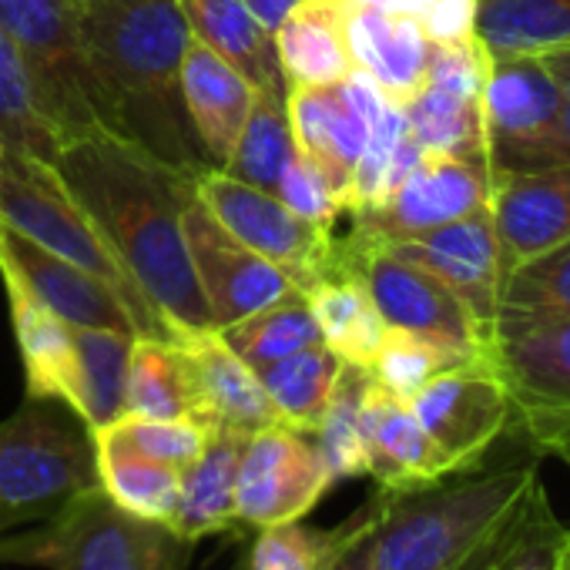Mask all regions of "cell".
<instances>
[{"mask_svg": "<svg viewBox=\"0 0 570 570\" xmlns=\"http://www.w3.org/2000/svg\"><path fill=\"white\" fill-rule=\"evenodd\" d=\"M55 168L175 340L212 333L185 242V208L195 198L191 175L115 135L65 145Z\"/></svg>", "mask_w": 570, "mask_h": 570, "instance_id": "1", "label": "cell"}, {"mask_svg": "<svg viewBox=\"0 0 570 570\" xmlns=\"http://www.w3.org/2000/svg\"><path fill=\"white\" fill-rule=\"evenodd\" d=\"M81 28L105 128L185 175L215 168L185 111L181 65L191 31L178 0L91 4L81 8Z\"/></svg>", "mask_w": 570, "mask_h": 570, "instance_id": "2", "label": "cell"}, {"mask_svg": "<svg viewBox=\"0 0 570 570\" xmlns=\"http://www.w3.org/2000/svg\"><path fill=\"white\" fill-rule=\"evenodd\" d=\"M537 476V460L523 456L500 466L476 463L426 487L383 490L340 523L330 570H466Z\"/></svg>", "mask_w": 570, "mask_h": 570, "instance_id": "3", "label": "cell"}, {"mask_svg": "<svg viewBox=\"0 0 570 570\" xmlns=\"http://www.w3.org/2000/svg\"><path fill=\"white\" fill-rule=\"evenodd\" d=\"M98 487V450L88 423L61 400H35L0 423V537L55 517Z\"/></svg>", "mask_w": 570, "mask_h": 570, "instance_id": "4", "label": "cell"}, {"mask_svg": "<svg viewBox=\"0 0 570 570\" xmlns=\"http://www.w3.org/2000/svg\"><path fill=\"white\" fill-rule=\"evenodd\" d=\"M191 547L168 523L118 507L98 483L38 530L0 537V560L48 570H185Z\"/></svg>", "mask_w": 570, "mask_h": 570, "instance_id": "5", "label": "cell"}, {"mask_svg": "<svg viewBox=\"0 0 570 570\" xmlns=\"http://www.w3.org/2000/svg\"><path fill=\"white\" fill-rule=\"evenodd\" d=\"M0 225L115 285L141 323V340H175L168 323L121 272L51 161L0 145Z\"/></svg>", "mask_w": 570, "mask_h": 570, "instance_id": "6", "label": "cell"}, {"mask_svg": "<svg viewBox=\"0 0 570 570\" xmlns=\"http://www.w3.org/2000/svg\"><path fill=\"white\" fill-rule=\"evenodd\" d=\"M0 28L11 35L35 98L58 131L61 148L95 135H111L105 128L78 4L71 0H0Z\"/></svg>", "mask_w": 570, "mask_h": 570, "instance_id": "7", "label": "cell"}, {"mask_svg": "<svg viewBox=\"0 0 570 570\" xmlns=\"http://www.w3.org/2000/svg\"><path fill=\"white\" fill-rule=\"evenodd\" d=\"M330 268H350L363 278L376 313L390 330H406L463 353L490 350L473 313L433 272L396 255L393 248L350 232L346 238L333 242Z\"/></svg>", "mask_w": 570, "mask_h": 570, "instance_id": "8", "label": "cell"}, {"mask_svg": "<svg viewBox=\"0 0 570 570\" xmlns=\"http://www.w3.org/2000/svg\"><path fill=\"white\" fill-rule=\"evenodd\" d=\"M198 202L252 252L278 265L303 293L330 275L333 228L306 222L282 198L248 181L232 178L222 168H202L191 175Z\"/></svg>", "mask_w": 570, "mask_h": 570, "instance_id": "9", "label": "cell"}, {"mask_svg": "<svg viewBox=\"0 0 570 570\" xmlns=\"http://www.w3.org/2000/svg\"><path fill=\"white\" fill-rule=\"evenodd\" d=\"M563 118V91L543 55L490 58L483 131L490 175L550 168Z\"/></svg>", "mask_w": 570, "mask_h": 570, "instance_id": "10", "label": "cell"}, {"mask_svg": "<svg viewBox=\"0 0 570 570\" xmlns=\"http://www.w3.org/2000/svg\"><path fill=\"white\" fill-rule=\"evenodd\" d=\"M333 483L313 433L285 423L262 426L245 436L238 456L235 517L255 530L303 520Z\"/></svg>", "mask_w": 570, "mask_h": 570, "instance_id": "11", "label": "cell"}, {"mask_svg": "<svg viewBox=\"0 0 570 570\" xmlns=\"http://www.w3.org/2000/svg\"><path fill=\"white\" fill-rule=\"evenodd\" d=\"M490 188L487 155H423L393 195L353 215V232L376 245H396L487 208Z\"/></svg>", "mask_w": 570, "mask_h": 570, "instance_id": "12", "label": "cell"}, {"mask_svg": "<svg viewBox=\"0 0 570 570\" xmlns=\"http://www.w3.org/2000/svg\"><path fill=\"white\" fill-rule=\"evenodd\" d=\"M410 406L453 470L483 463L500 433L513 426L510 390L487 353L430 380Z\"/></svg>", "mask_w": 570, "mask_h": 570, "instance_id": "13", "label": "cell"}, {"mask_svg": "<svg viewBox=\"0 0 570 570\" xmlns=\"http://www.w3.org/2000/svg\"><path fill=\"white\" fill-rule=\"evenodd\" d=\"M185 242L195 268V282L208 306L212 326L228 330L252 313L285 299L299 285L278 265L245 248L202 202L198 195L185 208Z\"/></svg>", "mask_w": 570, "mask_h": 570, "instance_id": "14", "label": "cell"}, {"mask_svg": "<svg viewBox=\"0 0 570 570\" xmlns=\"http://www.w3.org/2000/svg\"><path fill=\"white\" fill-rule=\"evenodd\" d=\"M0 278L14 282L35 303L71 326L111 330L141 340V323L115 285L11 232L8 225H0Z\"/></svg>", "mask_w": 570, "mask_h": 570, "instance_id": "15", "label": "cell"}, {"mask_svg": "<svg viewBox=\"0 0 570 570\" xmlns=\"http://www.w3.org/2000/svg\"><path fill=\"white\" fill-rule=\"evenodd\" d=\"M383 101L386 95L360 68H353L336 85L289 88V95H285L296 148L333 181L343 205L350 198V181L370 138V121Z\"/></svg>", "mask_w": 570, "mask_h": 570, "instance_id": "16", "label": "cell"}, {"mask_svg": "<svg viewBox=\"0 0 570 570\" xmlns=\"http://www.w3.org/2000/svg\"><path fill=\"white\" fill-rule=\"evenodd\" d=\"M386 248H393L396 255L433 272L473 313L487 343H493L503 275H500V252H497L490 205L460 222H450L443 228H433L426 235H416V238H406V242H396Z\"/></svg>", "mask_w": 570, "mask_h": 570, "instance_id": "17", "label": "cell"}, {"mask_svg": "<svg viewBox=\"0 0 570 570\" xmlns=\"http://www.w3.org/2000/svg\"><path fill=\"white\" fill-rule=\"evenodd\" d=\"M490 218L507 278L520 262L570 238V161L493 175Z\"/></svg>", "mask_w": 570, "mask_h": 570, "instance_id": "18", "label": "cell"}, {"mask_svg": "<svg viewBox=\"0 0 570 570\" xmlns=\"http://www.w3.org/2000/svg\"><path fill=\"white\" fill-rule=\"evenodd\" d=\"M360 436L366 476H373L380 490L426 487L456 473L416 420L413 406L376 386L373 376L360 403Z\"/></svg>", "mask_w": 570, "mask_h": 570, "instance_id": "19", "label": "cell"}, {"mask_svg": "<svg viewBox=\"0 0 570 570\" xmlns=\"http://www.w3.org/2000/svg\"><path fill=\"white\" fill-rule=\"evenodd\" d=\"M178 343L188 360L195 420L205 430H228L248 436L262 426L278 423L255 370L245 366L215 330L178 336Z\"/></svg>", "mask_w": 570, "mask_h": 570, "instance_id": "20", "label": "cell"}, {"mask_svg": "<svg viewBox=\"0 0 570 570\" xmlns=\"http://www.w3.org/2000/svg\"><path fill=\"white\" fill-rule=\"evenodd\" d=\"M346 41L353 65L393 101L406 105L426 81L433 41L410 14L363 8L346 0Z\"/></svg>", "mask_w": 570, "mask_h": 570, "instance_id": "21", "label": "cell"}, {"mask_svg": "<svg viewBox=\"0 0 570 570\" xmlns=\"http://www.w3.org/2000/svg\"><path fill=\"white\" fill-rule=\"evenodd\" d=\"M513 400V416L570 410V320L497 336L487 350Z\"/></svg>", "mask_w": 570, "mask_h": 570, "instance_id": "22", "label": "cell"}, {"mask_svg": "<svg viewBox=\"0 0 570 570\" xmlns=\"http://www.w3.org/2000/svg\"><path fill=\"white\" fill-rule=\"evenodd\" d=\"M181 95L198 145L205 148L208 161L222 168L245 128L255 88L215 51L191 38L181 65Z\"/></svg>", "mask_w": 570, "mask_h": 570, "instance_id": "23", "label": "cell"}, {"mask_svg": "<svg viewBox=\"0 0 570 570\" xmlns=\"http://www.w3.org/2000/svg\"><path fill=\"white\" fill-rule=\"evenodd\" d=\"M285 88L343 81L356 65L346 41V0H303L275 31Z\"/></svg>", "mask_w": 570, "mask_h": 570, "instance_id": "24", "label": "cell"}, {"mask_svg": "<svg viewBox=\"0 0 570 570\" xmlns=\"http://www.w3.org/2000/svg\"><path fill=\"white\" fill-rule=\"evenodd\" d=\"M198 45L232 65L255 91H289L282 78L275 35L265 31L245 0H178Z\"/></svg>", "mask_w": 570, "mask_h": 570, "instance_id": "25", "label": "cell"}, {"mask_svg": "<svg viewBox=\"0 0 570 570\" xmlns=\"http://www.w3.org/2000/svg\"><path fill=\"white\" fill-rule=\"evenodd\" d=\"M245 436L212 430L205 450L181 470V493L171 530L188 543L225 533L238 523L235 517V473Z\"/></svg>", "mask_w": 570, "mask_h": 570, "instance_id": "26", "label": "cell"}, {"mask_svg": "<svg viewBox=\"0 0 570 570\" xmlns=\"http://www.w3.org/2000/svg\"><path fill=\"white\" fill-rule=\"evenodd\" d=\"M4 293L11 303L14 336L24 360L28 396L35 400H61L68 406L71 383H75V333L78 326L58 320L41 303H35L14 282H4Z\"/></svg>", "mask_w": 570, "mask_h": 570, "instance_id": "27", "label": "cell"}, {"mask_svg": "<svg viewBox=\"0 0 570 570\" xmlns=\"http://www.w3.org/2000/svg\"><path fill=\"white\" fill-rule=\"evenodd\" d=\"M306 296L320 323L323 343L343 363L370 370L386 336V323L376 313L363 278L350 268H330V275L320 278Z\"/></svg>", "mask_w": 570, "mask_h": 570, "instance_id": "28", "label": "cell"}, {"mask_svg": "<svg viewBox=\"0 0 570 570\" xmlns=\"http://www.w3.org/2000/svg\"><path fill=\"white\" fill-rule=\"evenodd\" d=\"M135 336L111 330L78 326L75 333V383L68 406L88 423L91 433L125 416V380Z\"/></svg>", "mask_w": 570, "mask_h": 570, "instance_id": "29", "label": "cell"}, {"mask_svg": "<svg viewBox=\"0 0 570 570\" xmlns=\"http://www.w3.org/2000/svg\"><path fill=\"white\" fill-rule=\"evenodd\" d=\"M570 320V238L520 262L500 285L493 340Z\"/></svg>", "mask_w": 570, "mask_h": 570, "instance_id": "30", "label": "cell"}, {"mask_svg": "<svg viewBox=\"0 0 570 570\" xmlns=\"http://www.w3.org/2000/svg\"><path fill=\"white\" fill-rule=\"evenodd\" d=\"M346 363L330 346H313L255 370L278 423L313 433L326 416Z\"/></svg>", "mask_w": 570, "mask_h": 570, "instance_id": "31", "label": "cell"}, {"mask_svg": "<svg viewBox=\"0 0 570 570\" xmlns=\"http://www.w3.org/2000/svg\"><path fill=\"white\" fill-rule=\"evenodd\" d=\"M125 416L195 420L188 360L178 340H135L125 380Z\"/></svg>", "mask_w": 570, "mask_h": 570, "instance_id": "32", "label": "cell"}, {"mask_svg": "<svg viewBox=\"0 0 570 570\" xmlns=\"http://www.w3.org/2000/svg\"><path fill=\"white\" fill-rule=\"evenodd\" d=\"M476 38L487 55H547L570 45V0H480Z\"/></svg>", "mask_w": 570, "mask_h": 570, "instance_id": "33", "label": "cell"}, {"mask_svg": "<svg viewBox=\"0 0 570 570\" xmlns=\"http://www.w3.org/2000/svg\"><path fill=\"white\" fill-rule=\"evenodd\" d=\"M95 450H98L101 490L128 513L171 527L175 510H178V493H181V470L158 463L151 456H141L121 446L118 440H108L98 433H95Z\"/></svg>", "mask_w": 570, "mask_h": 570, "instance_id": "34", "label": "cell"}, {"mask_svg": "<svg viewBox=\"0 0 570 570\" xmlns=\"http://www.w3.org/2000/svg\"><path fill=\"white\" fill-rule=\"evenodd\" d=\"M218 336L252 370H262L268 363H278L285 356L313 350V346H326L320 323L313 316L309 296L303 289L252 313L248 320H242L228 330H218Z\"/></svg>", "mask_w": 570, "mask_h": 570, "instance_id": "35", "label": "cell"}, {"mask_svg": "<svg viewBox=\"0 0 570 570\" xmlns=\"http://www.w3.org/2000/svg\"><path fill=\"white\" fill-rule=\"evenodd\" d=\"M423 155L426 151L413 141L406 128L403 108L386 98L370 121V138L350 181L346 212L356 215L363 208L380 205L386 195H393L406 181V175L423 161Z\"/></svg>", "mask_w": 570, "mask_h": 570, "instance_id": "36", "label": "cell"}, {"mask_svg": "<svg viewBox=\"0 0 570 570\" xmlns=\"http://www.w3.org/2000/svg\"><path fill=\"white\" fill-rule=\"evenodd\" d=\"M285 95L289 91H255L245 128H242L228 161L222 165V171H228L232 178L248 181L272 195L282 181V171L289 168V161L296 155V135H293Z\"/></svg>", "mask_w": 570, "mask_h": 570, "instance_id": "37", "label": "cell"}, {"mask_svg": "<svg viewBox=\"0 0 570 570\" xmlns=\"http://www.w3.org/2000/svg\"><path fill=\"white\" fill-rule=\"evenodd\" d=\"M406 128L426 155H487L483 98L456 95L423 81L403 105Z\"/></svg>", "mask_w": 570, "mask_h": 570, "instance_id": "38", "label": "cell"}, {"mask_svg": "<svg viewBox=\"0 0 570 570\" xmlns=\"http://www.w3.org/2000/svg\"><path fill=\"white\" fill-rule=\"evenodd\" d=\"M0 145L28 151L51 165L61 151V138L45 118L24 61L4 28H0Z\"/></svg>", "mask_w": 570, "mask_h": 570, "instance_id": "39", "label": "cell"}, {"mask_svg": "<svg viewBox=\"0 0 570 570\" xmlns=\"http://www.w3.org/2000/svg\"><path fill=\"white\" fill-rule=\"evenodd\" d=\"M473 356H480V353H463V350L433 343L426 336L386 326V336L370 363V376L376 386H383L386 393L410 403L430 380H436L440 373H446Z\"/></svg>", "mask_w": 570, "mask_h": 570, "instance_id": "40", "label": "cell"}, {"mask_svg": "<svg viewBox=\"0 0 570 570\" xmlns=\"http://www.w3.org/2000/svg\"><path fill=\"white\" fill-rule=\"evenodd\" d=\"M366 386H370V370L346 363L336 383V393L326 406V416L313 430V440L336 483L366 476V456H363V436H360V403H363Z\"/></svg>", "mask_w": 570, "mask_h": 570, "instance_id": "41", "label": "cell"}, {"mask_svg": "<svg viewBox=\"0 0 570 570\" xmlns=\"http://www.w3.org/2000/svg\"><path fill=\"white\" fill-rule=\"evenodd\" d=\"M340 527L316 530L303 520L258 530L248 570H330L340 553Z\"/></svg>", "mask_w": 570, "mask_h": 570, "instance_id": "42", "label": "cell"}, {"mask_svg": "<svg viewBox=\"0 0 570 570\" xmlns=\"http://www.w3.org/2000/svg\"><path fill=\"white\" fill-rule=\"evenodd\" d=\"M208 433L195 420H145V416H121L111 426L98 430V436L118 440L121 446L151 456L158 463H168L175 470H185L195 463V456L205 450Z\"/></svg>", "mask_w": 570, "mask_h": 570, "instance_id": "43", "label": "cell"}, {"mask_svg": "<svg viewBox=\"0 0 570 570\" xmlns=\"http://www.w3.org/2000/svg\"><path fill=\"white\" fill-rule=\"evenodd\" d=\"M275 198H282L296 215H303L306 222H316L323 228H333L340 222V215H346V205H343L340 191L333 188V181L299 148H296L289 168L282 171Z\"/></svg>", "mask_w": 570, "mask_h": 570, "instance_id": "44", "label": "cell"}, {"mask_svg": "<svg viewBox=\"0 0 570 570\" xmlns=\"http://www.w3.org/2000/svg\"><path fill=\"white\" fill-rule=\"evenodd\" d=\"M476 4L480 0H426L420 18L433 45H456L476 35Z\"/></svg>", "mask_w": 570, "mask_h": 570, "instance_id": "45", "label": "cell"}, {"mask_svg": "<svg viewBox=\"0 0 570 570\" xmlns=\"http://www.w3.org/2000/svg\"><path fill=\"white\" fill-rule=\"evenodd\" d=\"M513 426L533 443L537 453H570V410L563 413H523L513 416Z\"/></svg>", "mask_w": 570, "mask_h": 570, "instance_id": "46", "label": "cell"}, {"mask_svg": "<svg viewBox=\"0 0 570 570\" xmlns=\"http://www.w3.org/2000/svg\"><path fill=\"white\" fill-rule=\"evenodd\" d=\"M543 58L553 68V75L560 81V91H563V118H560V131H557L553 155H550V165H563V161H570V45L553 48Z\"/></svg>", "mask_w": 570, "mask_h": 570, "instance_id": "47", "label": "cell"}, {"mask_svg": "<svg viewBox=\"0 0 570 570\" xmlns=\"http://www.w3.org/2000/svg\"><path fill=\"white\" fill-rule=\"evenodd\" d=\"M303 4V0H245V8L255 14V21L265 28V31H278V24L289 18L296 8Z\"/></svg>", "mask_w": 570, "mask_h": 570, "instance_id": "48", "label": "cell"}, {"mask_svg": "<svg viewBox=\"0 0 570 570\" xmlns=\"http://www.w3.org/2000/svg\"><path fill=\"white\" fill-rule=\"evenodd\" d=\"M350 4H363V8H380V11H396V14H410V18H423L426 0H350Z\"/></svg>", "mask_w": 570, "mask_h": 570, "instance_id": "49", "label": "cell"}, {"mask_svg": "<svg viewBox=\"0 0 570 570\" xmlns=\"http://www.w3.org/2000/svg\"><path fill=\"white\" fill-rule=\"evenodd\" d=\"M78 8H91V4H128V0H71Z\"/></svg>", "mask_w": 570, "mask_h": 570, "instance_id": "50", "label": "cell"}, {"mask_svg": "<svg viewBox=\"0 0 570 570\" xmlns=\"http://www.w3.org/2000/svg\"><path fill=\"white\" fill-rule=\"evenodd\" d=\"M560 460H563V463H567V466H570V453H563V456H560Z\"/></svg>", "mask_w": 570, "mask_h": 570, "instance_id": "51", "label": "cell"}]
</instances>
